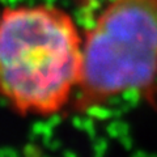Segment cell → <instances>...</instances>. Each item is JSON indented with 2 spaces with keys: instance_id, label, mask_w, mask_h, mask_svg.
<instances>
[{
  "instance_id": "1",
  "label": "cell",
  "mask_w": 157,
  "mask_h": 157,
  "mask_svg": "<svg viewBox=\"0 0 157 157\" xmlns=\"http://www.w3.org/2000/svg\"><path fill=\"white\" fill-rule=\"evenodd\" d=\"M82 32L66 9L20 4L0 11V98L22 117H54L80 84Z\"/></svg>"
},
{
  "instance_id": "2",
  "label": "cell",
  "mask_w": 157,
  "mask_h": 157,
  "mask_svg": "<svg viewBox=\"0 0 157 157\" xmlns=\"http://www.w3.org/2000/svg\"><path fill=\"white\" fill-rule=\"evenodd\" d=\"M82 37L76 111L127 94L157 96V0H107Z\"/></svg>"
}]
</instances>
